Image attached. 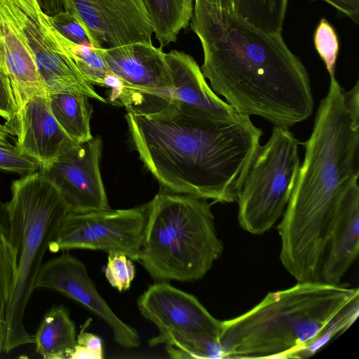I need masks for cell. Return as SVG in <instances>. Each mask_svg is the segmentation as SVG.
I'll return each instance as SVG.
<instances>
[{
	"label": "cell",
	"mask_w": 359,
	"mask_h": 359,
	"mask_svg": "<svg viewBox=\"0 0 359 359\" xmlns=\"http://www.w3.org/2000/svg\"><path fill=\"white\" fill-rule=\"evenodd\" d=\"M359 289L297 282L269 292L246 313L222 321L223 358H307L357 319Z\"/></svg>",
	"instance_id": "obj_4"
},
{
	"label": "cell",
	"mask_w": 359,
	"mask_h": 359,
	"mask_svg": "<svg viewBox=\"0 0 359 359\" xmlns=\"http://www.w3.org/2000/svg\"><path fill=\"white\" fill-rule=\"evenodd\" d=\"M0 147H4L1 143H0Z\"/></svg>",
	"instance_id": "obj_34"
},
{
	"label": "cell",
	"mask_w": 359,
	"mask_h": 359,
	"mask_svg": "<svg viewBox=\"0 0 359 359\" xmlns=\"http://www.w3.org/2000/svg\"><path fill=\"white\" fill-rule=\"evenodd\" d=\"M126 118L140 159L163 189L219 203L236 201L263 135L250 116L222 120L157 95Z\"/></svg>",
	"instance_id": "obj_1"
},
{
	"label": "cell",
	"mask_w": 359,
	"mask_h": 359,
	"mask_svg": "<svg viewBox=\"0 0 359 359\" xmlns=\"http://www.w3.org/2000/svg\"><path fill=\"white\" fill-rule=\"evenodd\" d=\"M190 22L203 48L205 78L238 113L285 128L312 114L309 73L281 33L259 29L204 0H195Z\"/></svg>",
	"instance_id": "obj_2"
},
{
	"label": "cell",
	"mask_w": 359,
	"mask_h": 359,
	"mask_svg": "<svg viewBox=\"0 0 359 359\" xmlns=\"http://www.w3.org/2000/svg\"><path fill=\"white\" fill-rule=\"evenodd\" d=\"M291 195L278 225L280 259L292 276L320 278L332 226L359 177V82L348 90L335 76L321 100Z\"/></svg>",
	"instance_id": "obj_3"
},
{
	"label": "cell",
	"mask_w": 359,
	"mask_h": 359,
	"mask_svg": "<svg viewBox=\"0 0 359 359\" xmlns=\"http://www.w3.org/2000/svg\"><path fill=\"white\" fill-rule=\"evenodd\" d=\"M313 42L330 76H334L339 43L334 28L325 18H322L316 27Z\"/></svg>",
	"instance_id": "obj_25"
},
{
	"label": "cell",
	"mask_w": 359,
	"mask_h": 359,
	"mask_svg": "<svg viewBox=\"0 0 359 359\" xmlns=\"http://www.w3.org/2000/svg\"><path fill=\"white\" fill-rule=\"evenodd\" d=\"M102 140L93 137L76 144L56 161L40 172L59 189L69 212L109 209L100 174Z\"/></svg>",
	"instance_id": "obj_11"
},
{
	"label": "cell",
	"mask_w": 359,
	"mask_h": 359,
	"mask_svg": "<svg viewBox=\"0 0 359 359\" xmlns=\"http://www.w3.org/2000/svg\"><path fill=\"white\" fill-rule=\"evenodd\" d=\"M49 17L54 27L67 39L79 45H91L83 26L72 13L65 11Z\"/></svg>",
	"instance_id": "obj_27"
},
{
	"label": "cell",
	"mask_w": 359,
	"mask_h": 359,
	"mask_svg": "<svg viewBox=\"0 0 359 359\" xmlns=\"http://www.w3.org/2000/svg\"><path fill=\"white\" fill-rule=\"evenodd\" d=\"M233 11L262 30L281 33L287 0H231Z\"/></svg>",
	"instance_id": "obj_22"
},
{
	"label": "cell",
	"mask_w": 359,
	"mask_h": 359,
	"mask_svg": "<svg viewBox=\"0 0 359 359\" xmlns=\"http://www.w3.org/2000/svg\"><path fill=\"white\" fill-rule=\"evenodd\" d=\"M15 279L14 252L9 241L0 234V329L4 333L6 313Z\"/></svg>",
	"instance_id": "obj_24"
},
{
	"label": "cell",
	"mask_w": 359,
	"mask_h": 359,
	"mask_svg": "<svg viewBox=\"0 0 359 359\" xmlns=\"http://www.w3.org/2000/svg\"><path fill=\"white\" fill-rule=\"evenodd\" d=\"M15 135L17 150L36 161L40 170L50 166L76 144L54 118L45 96L34 97L22 106Z\"/></svg>",
	"instance_id": "obj_15"
},
{
	"label": "cell",
	"mask_w": 359,
	"mask_h": 359,
	"mask_svg": "<svg viewBox=\"0 0 359 359\" xmlns=\"http://www.w3.org/2000/svg\"><path fill=\"white\" fill-rule=\"evenodd\" d=\"M355 23L359 21V0H323Z\"/></svg>",
	"instance_id": "obj_29"
},
{
	"label": "cell",
	"mask_w": 359,
	"mask_h": 359,
	"mask_svg": "<svg viewBox=\"0 0 359 359\" xmlns=\"http://www.w3.org/2000/svg\"><path fill=\"white\" fill-rule=\"evenodd\" d=\"M359 252V185L346 193L327 243L321 268V280L338 284Z\"/></svg>",
	"instance_id": "obj_17"
},
{
	"label": "cell",
	"mask_w": 359,
	"mask_h": 359,
	"mask_svg": "<svg viewBox=\"0 0 359 359\" xmlns=\"http://www.w3.org/2000/svg\"><path fill=\"white\" fill-rule=\"evenodd\" d=\"M90 319L83 325L79 334L76 337V345L69 359H102L104 357L102 339L97 335L86 332Z\"/></svg>",
	"instance_id": "obj_28"
},
{
	"label": "cell",
	"mask_w": 359,
	"mask_h": 359,
	"mask_svg": "<svg viewBox=\"0 0 359 359\" xmlns=\"http://www.w3.org/2000/svg\"><path fill=\"white\" fill-rule=\"evenodd\" d=\"M0 65L10 79L19 112L29 100L48 97L28 46L1 4Z\"/></svg>",
	"instance_id": "obj_16"
},
{
	"label": "cell",
	"mask_w": 359,
	"mask_h": 359,
	"mask_svg": "<svg viewBox=\"0 0 359 359\" xmlns=\"http://www.w3.org/2000/svg\"><path fill=\"white\" fill-rule=\"evenodd\" d=\"M6 209L8 241L15 262V279L4 327L3 352L8 353L34 343V336L24 324L25 313L36 290L37 276L49 243L69 208L56 184L36 171L13 182L11 198Z\"/></svg>",
	"instance_id": "obj_5"
},
{
	"label": "cell",
	"mask_w": 359,
	"mask_h": 359,
	"mask_svg": "<svg viewBox=\"0 0 359 359\" xmlns=\"http://www.w3.org/2000/svg\"><path fill=\"white\" fill-rule=\"evenodd\" d=\"M109 71L120 83L111 97L115 102L125 95L141 93L172 99L173 83L162 48L152 43L135 42L100 48Z\"/></svg>",
	"instance_id": "obj_14"
},
{
	"label": "cell",
	"mask_w": 359,
	"mask_h": 359,
	"mask_svg": "<svg viewBox=\"0 0 359 359\" xmlns=\"http://www.w3.org/2000/svg\"><path fill=\"white\" fill-rule=\"evenodd\" d=\"M135 274V266L126 255L109 254L105 276L113 287L120 292L129 289Z\"/></svg>",
	"instance_id": "obj_26"
},
{
	"label": "cell",
	"mask_w": 359,
	"mask_h": 359,
	"mask_svg": "<svg viewBox=\"0 0 359 359\" xmlns=\"http://www.w3.org/2000/svg\"><path fill=\"white\" fill-rule=\"evenodd\" d=\"M148 210L149 203L129 209L69 212L49 243L48 250H102L138 261Z\"/></svg>",
	"instance_id": "obj_9"
},
{
	"label": "cell",
	"mask_w": 359,
	"mask_h": 359,
	"mask_svg": "<svg viewBox=\"0 0 359 359\" xmlns=\"http://www.w3.org/2000/svg\"><path fill=\"white\" fill-rule=\"evenodd\" d=\"M299 145L289 128L278 126L259 145L236 199L244 230L263 234L283 216L300 166Z\"/></svg>",
	"instance_id": "obj_7"
},
{
	"label": "cell",
	"mask_w": 359,
	"mask_h": 359,
	"mask_svg": "<svg viewBox=\"0 0 359 359\" xmlns=\"http://www.w3.org/2000/svg\"><path fill=\"white\" fill-rule=\"evenodd\" d=\"M35 289L55 290L79 303L107 324L115 342L123 348L140 345L137 331L112 311L97 290L84 264L69 253L64 252L42 264Z\"/></svg>",
	"instance_id": "obj_12"
},
{
	"label": "cell",
	"mask_w": 359,
	"mask_h": 359,
	"mask_svg": "<svg viewBox=\"0 0 359 359\" xmlns=\"http://www.w3.org/2000/svg\"><path fill=\"white\" fill-rule=\"evenodd\" d=\"M165 57L173 83L172 100L182 101L222 120H233L242 114L212 90L191 55L173 50L165 53Z\"/></svg>",
	"instance_id": "obj_18"
},
{
	"label": "cell",
	"mask_w": 359,
	"mask_h": 359,
	"mask_svg": "<svg viewBox=\"0 0 359 359\" xmlns=\"http://www.w3.org/2000/svg\"><path fill=\"white\" fill-rule=\"evenodd\" d=\"M74 323L64 306H53L43 315L34 336L35 352L45 359L69 358L76 345Z\"/></svg>",
	"instance_id": "obj_19"
},
{
	"label": "cell",
	"mask_w": 359,
	"mask_h": 359,
	"mask_svg": "<svg viewBox=\"0 0 359 359\" xmlns=\"http://www.w3.org/2000/svg\"><path fill=\"white\" fill-rule=\"evenodd\" d=\"M4 344V333L0 329V354L3 352Z\"/></svg>",
	"instance_id": "obj_33"
},
{
	"label": "cell",
	"mask_w": 359,
	"mask_h": 359,
	"mask_svg": "<svg viewBox=\"0 0 359 359\" xmlns=\"http://www.w3.org/2000/svg\"><path fill=\"white\" fill-rule=\"evenodd\" d=\"M74 54L79 69L90 83L107 87L111 74L99 48L91 45L74 43Z\"/></svg>",
	"instance_id": "obj_23"
},
{
	"label": "cell",
	"mask_w": 359,
	"mask_h": 359,
	"mask_svg": "<svg viewBox=\"0 0 359 359\" xmlns=\"http://www.w3.org/2000/svg\"><path fill=\"white\" fill-rule=\"evenodd\" d=\"M208 3L217 6L219 8L233 11V5L231 0H204Z\"/></svg>",
	"instance_id": "obj_31"
},
{
	"label": "cell",
	"mask_w": 359,
	"mask_h": 359,
	"mask_svg": "<svg viewBox=\"0 0 359 359\" xmlns=\"http://www.w3.org/2000/svg\"><path fill=\"white\" fill-rule=\"evenodd\" d=\"M0 4L28 46L48 95L81 93L106 102L79 69L74 43L54 27L37 0H0Z\"/></svg>",
	"instance_id": "obj_8"
},
{
	"label": "cell",
	"mask_w": 359,
	"mask_h": 359,
	"mask_svg": "<svg viewBox=\"0 0 359 359\" xmlns=\"http://www.w3.org/2000/svg\"><path fill=\"white\" fill-rule=\"evenodd\" d=\"M88 98L83 94L74 93H55L48 95L52 114L76 144L93 138L90 126L93 109Z\"/></svg>",
	"instance_id": "obj_20"
},
{
	"label": "cell",
	"mask_w": 359,
	"mask_h": 359,
	"mask_svg": "<svg viewBox=\"0 0 359 359\" xmlns=\"http://www.w3.org/2000/svg\"><path fill=\"white\" fill-rule=\"evenodd\" d=\"M137 306L161 334L175 333L219 342L222 321L210 314L195 296L166 281L151 285L138 298Z\"/></svg>",
	"instance_id": "obj_13"
},
{
	"label": "cell",
	"mask_w": 359,
	"mask_h": 359,
	"mask_svg": "<svg viewBox=\"0 0 359 359\" xmlns=\"http://www.w3.org/2000/svg\"><path fill=\"white\" fill-rule=\"evenodd\" d=\"M7 132L6 131L4 126L0 123V143L4 147L6 148H15L7 140Z\"/></svg>",
	"instance_id": "obj_32"
},
{
	"label": "cell",
	"mask_w": 359,
	"mask_h": 359,
	"mask_svg": "<svg viewBox=\"0 0 359 359\" xmlns=\"http://www.w3.org/2000/svg\"><path fill=\"white\" fill-rule=\"evenodd\" d=\"M0 66H1V65H0ZM1 67H2V66H1Z\"/></svg>",
	"instance_id": "obj_35"
},
{
	"label": "cell",
	"mask_w": 359,
	"mask_h": 359,
	"mask_svg": "<svg viewBox=\"0 0 359 359\" xmlns=\"http://www.w3.org/2000/svg\"><path fill=\"white\" fill-rule=\"evenodd\" d=\"M48 16L72 13L94 48L152 43L154 30L142 0H37Z\"/></svg>",
	"instance_id": "obj_10"
},
{
	"label": "cell",
	"mask_w": 359,
	"mask_h": 359,
	"mask_svg": "<svg viewBox=\"0 0 359 359\" xmlns=\"http://www.w3.org/2000/svg\"><path fill=\"white\" fill-rule=\"evenodd\" d=\"M161 48L177 40L191 22L193 0H142Z\"/></svg>",
	"instance_id": "obj_21"
},
{
	"label": "cell",
	"mask_w": 359,
	"mask_h": 359,
	"mask_svg": "<svg viewBox=\"0 0 359 359\" xmlns=\"http://www.w3.org/2000/svg\"><path fill=\"white\" fill-rule=\"evenodd\" d=\"M211 203L161 189L149 202L138 262L158 281L202 278L222 255Z\"/></svg>",
	"instance_id": "obj_6"
},
{
	"label": "cell",
	"mask_w": 359,
	"mask_h": 359,
	"mask_svg": "<svg viewBox=\"0 0 359 359\" xmlns=\"http://www.w3.org/2000/svg\"><path fill=\"white\" fill-rule=\"evenodd\" d=\"M0 234L8 241L9 222L6 209V204L0 201Z\"/></svg>",
	"instance_id": "obj_30"
}]
</instances>
